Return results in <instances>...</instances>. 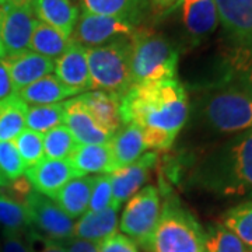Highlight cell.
<instances>
[{
	"instance_id": "6da1fadb",
	"label": "cell",
	"mask_w": 252,
	"mask_h": 252,
	"mask_svg": "<svg viewBox=\"0 0 252 252\" xmlns=\"http://www.w3.org/2000/svg\"><path fill=\"white\" fill-rule=\"evenodd\" d=\"M119 112L122 124L158 130L175 140L188 121V94L177 79L132 84L119 97Z\"/></svg>"
},
{
	"instance_id": "7a4b0ae2",
	"label": "cell",
	"mask_w": 252,
	"mask_h": 252,
	"mask_svg": "<svg viewBox=\"0 0 252 252\" xmlns=\"http://www.w3.org/2000/svg\"><path fill=\"white\" fill-rule=\"evenodd\" d=\"M203 182L225 196H252V129L207 160Z\"/></svg>"
},
{
	"instance_id": "3957f363",
	"label": "cell",
	"mask_w": 252,
	"mask_h": 252,
	"mask_svg": "<svg viewBox=\"0 0 252 252\" xmlns=\"http://www.w3.org/2000/svg\"><path fill=\"white\" fill-rule=\"evenodd\" d=\"M132 84L177 79L178 49L165 36L147 27L129 36Z\"/></svg>"
},
{
	"instance_id": "277c9868",
	"label": "cell",
	"mask_w": 252,
	"mask_h": 252,
	"mask_svg": "<svg viewBox=\"0 0 252 252\" xmlns=\"http://www.w3.org/2000/svg\"><path fill=\"white\" fill-rule=\"evenodd\" d=\"M200 115L216 132L240 133L252 127V97L225 79L203 93Z\"/></svg>"
},
{
	"instance_id": "5b68a950",
	"label": "cell",
	"mask_w": 252,
	"mask_h": 252,
	"mask_svg": "<svg viewBox=\"0 0 252 252\" xmlns=\"http://www.w3.org/2000/svg\"><path fill=\"white\" fill-rule=\"evenodd\" d=\"M206 233L195 216L170 199L162 206L160 220L147 248L152 252H206Z\"/></svg>"
},
{
	"instance_id": "8992f818",
	"label": "cell",
	"mask_w": 252,
	"mask_h": 252,
	"mask_svg": "<svg viewBox=\"0 0 252 252\" xmlns=\"http://www.w3.org/2000/svg\"><path fill=\"white\" fill-rule=\"evenodd\" d=\"M87 62L90 90L105 91L121 97L132 86L130 42L126 36L105 45L89 48Z\"/></svg>"
},
{
	"instance_id": "52a82bcc",
	"label": "cell",
	"mask_w": 252,
	"mask_h": 252,
	"mask_svg": "<svg viewBox=\"0 0 252 252\" xmlns=\"http://www.w3.org/2000/svg\"><path fill=\"white\" fill-rule=\"evenodd\" d=\"M160 215L161 205L158 189L153 185L144 187L126 203L119 224L121 231L135 244L147 248Z\"/></svg>"
},
{
	"instance_id": "ba28073f",
	"label": "cell",
	"mask_w": 252,
	"mask_h": 252,
	"mask_svg": "<svg viewBox=\"0 0 252 252\" xmlns=\"http://www.w3.org/2000/svg\"><path fill=\"white\" fill-rule=\"evenodd\" d=\"M133 31V24L126 20L83 11L73 28L70 41L89 49L105 45L118 38L130 36Z\"/></svg>"
},
{
	"instance_id": "9c48e42d",
	"label": "cell",
	"mask_w": 252,
	"mask_h": 252,
	"mask_svg": "<svg viewBox=\"0 0 252 252\" xmlns=\"http://www.w3.org/2000/svg\"><path fill=\"white\" fill-rule=\"evenodd\" d=\"M36 23L32 7H18L0 0V34L6 56L27 51Z\"/></svg>"
},
{
	"instance_id": "30bf717a",
	"label": "cell",
	"mask_w": 252,
	"mask_h": 252,
	"mask_svg": "<svg viewBox=\"0 0 252 252\" xmlns=\"http://www.w3.org/2000/svg\"><path fill=\"white\" fill-rule=\"evenodd\" d=\"M26 203L31 212L32 227H35L38 233L56 241L73 238L74 220L67 216L55 200L32 190L26 199Z\"/></svg>"
},
{
	"instance_id": "8fae6325",
	"label": "cell",
	"mask_w": 252,
	"mask_h": 252,
	"mask_svg": "<svg viewBox=\"0 0 252 252\" xmlns=\"http://www.w3.org/2000/svg\"><path fill=\"white\" fill-rule=\"evenodd\" d=\"M157 153H146L140 156L135 162L118 168L109 174L111 178V188H112V198L111 206L119 210L121 205L126 199L132 198L136 192L143 185L149 171L154 167L157 161Z\"/></svg>"
},
{
	"instance_id": "7c38bea8",
	"label": "cell",
	"mask_w": 252,
	"mask_h": 252,
	"mask_svg": "<svg viewBox=\"0 0 252 252\" xmlns=\"http://www.w3.org/2000/svg\"><path fill=\"white\" fill-rule=\"evenodd\" d=\"M28 182L35 192L46 198L55 199L58 192L73 178H79L67 160L44 158L26 170Z\"/></svg>"
},
{
	"instance_id": "4fadbf2b",
	"label": "cell",
	"mask_w": 252,
	"mask_h": 252,
	"mask_svg": "<svg viewBox=\"0 0 252 252\" xmlns=\"http://www.w3.org/2000/svg\"><path fill=\"white\" fill-rule=\"evenodd\" d=\"M63 124L79 144L108 143L111 139V135L97 125L79 95L64 101Z\"/></svg>"
},
{
	"instance_id": "5bb4252c",
	"label": "cell",
	"mask_w": 252,
	"mask_h": 252,
	"mask_svg": "<svg viewBox=\"0 0 252 252\" xmlns=\"http://www.w3.org/2000/svg\"><path fill=\"white\" fill-rule=\"evenodd\" d=\"M3 62L7 66L16 94L24 87L51 74L55 69V62L52 59L32 51H24L21 54L6 56Z\"/></svg>"
},
{
	"instance_id": "9a60e30c",
	"label": "cell",
	"mask_w": 252,
	"mask_h": 252,
	"mask_svg": "<svg viewBox=\"0 0 252 252\" xmlns=\"http://www.w3.org/2000/svg\"><path fill=\"white\" fill-rule=\"evenodd\" d=\"M54 72L62 84L77 94L90 90L87 48L70 42L66 52L56 59Z\"/></svg>"
},
{
	"instance_id": "2e32d148",
	"label": "cell",
	"mask_w": 252,
	"mask_h": 252,
	"mask_svg": "<svg viewBox=\"0 0 252 252\" xmlns=\"http://www.w3.org/2000/svg\"><path fill=\"white\" fill-rule=\"evenodd\" d=\"M219 21L234 44L252 42V0H216Z\"/></svg>"
},
{
	"instance_id": "e0dca14e",
	"label": "cell",
	"mask_w": 252,
	"mask_h": 252,
	"mask_svg": "<svg viewBox=\"0 0 252 252\" xmlns=\"http://www.w3.org/2000/svg\"><path fill=\"white\" fill-rule=\"evenodd\" d=\"M73 170L77 177L87 174H111L115 171V162L109 143L79 144L69 157Z\"/></svg>"
},
{
	"instance_id": "ac0fdd59",
	"label": "cell",
	"mask_w": 252,
	"mask_h": 252,
	"mask_svg": "<svg viewBox=\"0 0 252 252\" xmlns=\"http://www.w3.org/2000/svg\"><path fill=\"white\" fill-rule=\"evenodd\" d=\"M182 21L192 38L210 35L219 26V14L213 0H180Z\"/></svg>"
},
{
	"instance_id": "d6986e66",
	"label": "cell",
	"mask_w": 252,
	"mask_h": 252,
	"mask_svg": "<svg viewBox=\"0 0 252 252\" xmlns=\"http://www.w3.org/2000/svg\"><path fill=\"white\" fill-rule=\"evenodd\" d=\"M97 125L112 136L122 125L119 95L105 91H90L79 95Z\"/></svg>"
},
{
	"instance_id": "ffe728a7",
	"label": "cell",
	"mask_w": 252,
	"mask_h": 252,
	"mask_svg": "<svg viewBox=\"0 0 252 252\" xmlns=\"http://www.w3.org/2000/svg\"><path fill=\"white\" fill-rule=\"evenodd\" d=\"M118 209L109 206L99 212H86L74 223V238L87 240L93 243H102L117 233Z\"/></svg>"
},
{
	"instance_id": "44dd1931",
	"label": "cell",
	"mask_w": 252,
	"mask_h": 252,
	"mask_svg": "<svg viewBox=\"0 0 252 252\" xmlns=\"http://www.w3.org/2000/svg\"><path fill=\"white\" fill-rule=\"evenodd\" d=\"M32 10L39 21L70 38L79 18V10L70 0H34Z\"/></svg>"
},
{
	"instance_id": "7402d4cb",
	"label": "cell",
	"mask_w": 252,
	"mask_h": 252,
	"mask_svg": "<svg viewBox=\"0 0 252 252\" xmlns=\"http://www.w3.org/2000/svg\"><path fill=\"white\" fill-rule=\"evenodd\" d=\"M108 143L115 162V170L135 162L146 150L142 129L133 124H124L111 136Z\"/></svg>"
},
{
	"instance_id": "603a6c76",
	"label": "cell",
	"mask_w": 252,
	"mask_h": 252,
	"mask_svg": "<svg viewBox=\"0 0 252 252\" xmlns=\"http://www.w3.org/2000/svg\"><path fill=\"white\" fill-rule=\"evenodd\" d=\"M94 181L95 177L87 175L73 178L58 192L54 200L70 219L74 220L77 217H81L89 209Z\"/></svg>"
},
{
	"instance_id": "cb8c5ba5",
	"label": "cell",
	"mask_w": 252,
	"mask_h": 252,
	"mask_svg": "<svg viewBox=\"0 0 252 252\" xmlns=\"http://www.w3.org/2000/svg\"><path fill=\"white\" fill-rule=\"evenodd\" d=\"M17 94L27 105H51L63 102V99L69 98L77 93L62 84L55 74H48L45 77L36 80L35 83L24 87Z\"/></svg>"
},
{
	"instance_id": "d4e9b609",
	"label": "cell",
	"mask_w": 252,
	"mask_h": 252,
	"mask_svg": "<svg viewBox=\"0 0 252 252\" xmlns=\"http://www.w3.org/2000/svg\"><path fill=\"white\" fill-rule=\"evenodd\" d=\"M28 105L13 94L0 102V142H13L24 129Z\"/></svg>"
},
{
	"instance_id": "484cf974",
	"label": "cell",
	"mask_w": 252,
	"mask_h": 252,
	"mask_svg": "<svg viewBox=\"0 0 252 252\" xmlns=\"http://www.w3.org/2000/svg\"><path fill=\"white\" fill-rule=\"evenodd\" d=\"M227 80L252 97V42L234 44L227 54Z\"/></svg>"
},
{
	"instance_id": "4316f807",
	"label": "cell",
	"mask_w": 252,
	"mask_h": 252,
	"mask_svg": "<svg viewBox=\"0 0 252 252\" xmlns=\"http://www.w3.org/2000/svg\"><path fill=\"white\" fill-rule=\"evenodd\" d=\"M70 42H72L70 38L63 35L61 31H58L54 27L38 20L35 28L32 31L28 48L32 52L42 55V56L54 61L55 58L58 59L59 56H62L66 52Z\"/></svg>"
},
{
	"instance_id": "83f0119b",
	"label": "cell",
	"mask_w": 252,
	"mask_h": 252,
	"mask_svg": "<svg viewBox=\"0 0 252 252\" xmlns=\"http://www.w3.org/2000/svg\"><path fill=\"white\" fill-rule=\"evenodd\" d=\"M0 225L3 231L26 233L32 227L31 212L26 202L0 192Z\"/></svg>"
},
{
	"instance_id": "f1b7e54d",
	"label": "cell",
	"mask_w": 252,
	"mask_h": 252,
	"mask_svg": "<svg viewBox=\"0 0 252 252\" xmlns=\"http://www.w3.org/2000/svg\"><path fill=\"white\" fill-rule=\"evenodd\" d=\"M86 13L117 17L133 23L142 7V0H81Z\"/></svg>"
},
{
	"instance_id": "f546056e",
	"label": "cell",
	"mask_w": 252,
	"mask_h": 252,
	"mask_svg": "<svg viewBox=\"0 0 252 252\" xmlns=\"http://www.w3.org/2000/svg\"><path fill=\"white\" fill-rule=\"evenodd\" d=\"M63 114L64 101L51 105H32L28 107L26 126L27 129L44 135L48 130L63 124Z\"/></svg>"
},
{
	"instance_id": "4dcf8cb0",
	"label": "cell",
	"mask_w": 252,
	"mask_h": 252,
	"mask_svg": "<svg viewBox=\"0 0 252 252\" xmlns=\"http://www.w3.org/2000/svg\"><path fill=\"white\" fill-rule=\"evenodd\" d=\"M221 223L233 231L245 247L252 248V200L228 209L223 215Z\"/></svg>"
},
{
	"instance_id": "1f68e13d",
	"label": "cell",
	"mask_w": 252,
	"mask_h": 252,
	"mask_svg": "<svg viewBox=\"0 0 252 252\" xmlns=\"http://www.w3.org/2000/svg\"><path fill=\"white\" fill-rule=\"evenodd\" d=\"M79 143L70 130L64 125H59L44 133V153L51 160H69Z\"/></svg>"
},
{
	"instance_id": "d6a6232c",
	"label": "cell",
	"mask_w": 252,
	"mask_h": 252,
	"mask_svg": "<svg viewBox=\"0 0 252 252\" xmlns=\"http://www.w3.org/2000/svg\"><path fill=\"white\" fill-rule=\"evenodd\" d=\"M13 142L27 168L35 165L45 158L44 135L34 132L31 129H24Z\"/></svg>"
},
{
	"instance_id": "836d02e7",
	"label": "cell",
	"mask_w": 252,
	"mask_h": 252,
	"mask_svg": "<svg viewBox=\"0 0 252 252\" xmlns=\"http://www.w3.org/2000/svg\"><path fill=\"white\" fill-rule=\"evenodd\" d=\"M206 252H247V247L237 235L223 224L210 228L205 240Z\"/></svg>"
},
{
	"instance_id": "e575fe53",
	"label": "cell",
	"mask_w": 252,
	"mask_h": 252,
	"mask_svg": "<svg viewBox=\"0 0 252 252\" xmlns=\"http://www.w3.org/2000/svg\"><path fill=\"white\" fill-rule=\"evenodd\" d=\"M26 164L18 154L14 142H0V174L9 182L21 178L26 174Z\"/></svg>"
},
{
	"instance_id": "d590c367",
	"label": "cell",
	"mask_w": 252,
	"mask_h": 252,
	"mask_svg": "<svg viewBox=\"0 0 252 252\" xmlns=\"http://www.w3.org/2000/svg\"><path fill=\"white\" fill-rule=\"evenodd\" d=\"M111 198H112V188H111L109 174H101L95 177L94 181L87 212H99L107 209L111 206Z\"/></svg>"
},
{
	"instance_id": "8d00e7d4",
	"label": "cell",
	"mask_w": 252,
	"mask_h": 252,
	"mask_svg": "<svg viewBox=\"0 0 252 252\" xmlns=\"http://www.w3.org/2000/svg\"><path fill=\"white\" fill-rule=\"evenodd\" d=\"M26 243L30 252H67L62 241L48 238L32 227L26 231Z\"/></svg>"
},
{
	"instance_id": "74e56055",
	"label": "cell",
	"mask_w": 252,
	"mask_h": 252,
	"mask_svg": "<svg viewBox=\"0 0 252 252\" xmlns=\"http://www.w3.org/2000/svg\"><path fill=\"white\" fill-rule=\"evenodd\" d=\"M99 252H139L136 244L125 234L115 233L102 243H99Z\"/></svg>"
},
{
	"instance_id": "f35d334b",
	"label": "cell",
	"mask_w": 252,
	"mask_h": 252,
	"mask_svg": "<svg viewBox=\"0 0 252 252\" xmlns=\"http://www.w3.org/2000/svg\"><path fill=\"white\" fill-rule=\"evenodd\" d=\"M0 252H30V248L21 233L3 231L0 238Z\"/></svg>"
},
{
	"instance_id": "ab89813d",
	"label": "cell",
	"mask_w": 252,
	"mask_h": 252,
	"mask_svg": "<svg viewBox=\"0 0 252 252\" xmlns=\"http://www.w3.org/2000/svg\"><path fill=\"white\" fill-rule=\"evenodd\" d=\"M66 247L67 252H99V244L80 240V238H69L66 241H62Z\"/></svg>"
},
{
	"instance_id": "60d3db41",
	"label": "cell",
	"mask_w": 252,
	"mask_h": 252,
	"mask_svg": "<svg viewBox=\"0 0 252 252\" xmlns=\"http://www.w3.org/2000/svg\"><path fill=\"white\" fill-rule=\"evenodd\" d=\"M13 94H16V91L10 79L7 66L4 64L3 59H0V102L11 97Z\"/></svg>"
},
{
	"instance_id": "b9f144b4",
	"label": "cell",
	"mask_w": 252,
	"mask_h": 252,
	"mask_svg": "<svg viewBox=\"0 0 252 252\" xmlns=\"http://www.w3.org/2000/svg\"><path fill=\"white\" fill-rule=\"evenodd\" d=\"M180 0H153V6L157 13L164 11V10L170 9L175 3H178Z\"/></svg>"
},
{
	"instance_id": "7bdbcfd3",
	"label": "cell",
	"mask_w": 252,
	"mask_h": 252,
	"mask_svg": "<svg viewBox=\"0 0 252 252\" xmlns=\"http://www.w3.org/2000/svg\"><path fill=\"white\" fill-rule=\"evenodd\" d=\"M13 6H18V7H32L34 0H4Z\"/></svg>"
},
{
	"instance_id": "ee69618b",
	"label": "cell",
	"mask_w": 252,
	"mask_h": 252,
	"mask_svg": "<svg viewBox=\"0 0 252 252\" xmlns=\"http://www.w3.org/2000/svg\"><path fill=\"white\" fill-rule=\"evenodd\" d=\"M4 58H6V51L3 46V41H1V34H0V59H4Z\"/></svg>"
},
{
	"instance_id": "f6af8a7d",
	"label": "cell",
	"mask_w": 252,
	"mask_h": 252,
	"mask_svg": "<svg viewBox=\"0 0 252 252\" xmlns=\"http://www.w3.org/2000/svg\"><path fill=\"white\" fill-rule=\"evenodd\" d=\"M0 187H9V182L3 178V175L0 174Z\"/></svg>"
},
{
	"instance_id": "bcb514c9",
	"label": "cell",
	"mask_w": 252,
	"mask_h": 252,
	"mask_svg": "<svg viewBox=\"0 0 252 252\" xmlns=\"http://www.w3.org/2000/svg\"><path fill=\"white\" fill-rule=\"evenodd\" d=\"M247 252H252V248H250V250H247Z\"/></svg>"
}]
</instances>
